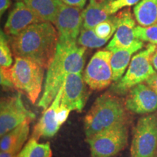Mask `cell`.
Here are the masks:
<instances>
[{"label":"cell","mask_w":157,"mask_h":157,"mask_svg":"<svg viewBox=\"0 0 157 157\" xmlns=\"http://www.w3.org/2000/svg\"><path fill=\"white\" fill-rule=\"evenodd\" d=\"M87 0H61V2L65 5H67L71 7H77L82 9L85 5Z\"/></svg>","instance_id":"83f0119b"},{"label":"cell","mask_w":157,"mask_h":157,"mask_svg":"<svg viewBox=\"0 0 157 157\" xmlns=\"http://www.w3.org/2000/svg\"><path fill=\"white\" fill-rule=\"evenodd\" d=\"M151 61L153 67H154L155 70L157 71V46H156V51H155L154 53L153 54L151 59Z\"/></svg>","instance_id":"1f68e13d"},{"label":"cell","mask_w":157,"mask_h":157,"mask_svg":"<svg viewBox=\"0 0 157 157\" xmlns=\"http://www.w3.org/2000/svg\"><path fill=\"white\" fill-rule=\"evenodd\" d=\"M142 41L137 39L133 44L128 48L119 49L113 51L111 58V65L113 71V81L117 82L122 77L124 73L126 71L127 66L130 63L132 56L137 51L143 48Z\"/></svg>","instance_id":"2e32d148"},{"label":"cell","mask_w":157,"mask_h":157,"mask_svg":"<svg viewBox=\"0 0 157 157\" xmlns=\"http://www.w3.org/2000/svg\"><path fill=\"white\" fill-rule=\"evenodd\" d=\"M118 21L117 15L111 16L106 21H103L96 25L94 28V31L100 38L109 40L110 38L115 34L117 29Z\"/></svg>","instance_id":"603a6c76"},{"label":"cell","mask_w":157,"mask_h":157,"mask_svg":"<svg viewBox=\"0 0 157 157\" xmlns=\"http://www.w3.org/2000/svg\"></svg>","instance_id":"d590c367"},{"label":"cell","mask_w":157,"mask_h":157,"mask_svg":"<svg viewBox=\"0 0 157 157\" xmlns=\"http://www.w3.org/2000/svg\"><path fill=\"white\" fill-rule=\"evenodd\" d=\"M140 0H114L108 5V8L111 15L114 14L124 7L137 5Z\"/></svg>","instance_id":"484cf974"},{"label":"cell","mask_w":157,"mask_h":157,"mask_svg":"<svg viewBox=\"0 0 157 157\" xmlns=\"http://www.w3.org/2000/svg\"><path fill=\"white\" fill-rule=\"evenodd\" d=\"M82 73H71L66 76L60 105L71 111L82 112L87 100V91Z\"/></svg>","instance_id":"8fae6325"},{"label":"cell","mask_w":157,"mask_h":157,"mask_svg":"<svg viewBox=\"0 0 157 157\" xmlns=\"http://www.w3.org/2000/svg\"><path fill=\"white\" fill-rule=\"evenodd\" d=\"M109 40L98 37L93 29L82 28L77 43L85 48H98L105 44Z\"/></svg>","instance_id":"7402d4cb"},{"label":"cell","mask_w":157,"mask_h":157,"mask_svg":"<svg viewBox=\"0 0 157 157\" xmlns=\"http://www.w3.org/2000/svg\"><path fill=\"white\" fill-rule=\"evenodd\" d=\"M85 48H78L77 43L58 40L57 50L47 72L44 93L38 106L46 110L52 103L63 85L66 76L71 73H82L84 68Z\"/></svg>","instance_id":"7a4b0ae2"},{"label":"cell","mask_w":157,"mask_h":157,"mask_svg":"<svg viewBox=\"0 0 157 157\" xmlns=\"http://www.w3.org/2000/svg\"><path fill=\"white\" fill-rule=\"evenodd\" d=\"M19 151H17L14 149L6 151H1L0 153V157H17L19 154Z\"/></svg>","instance_id":"4dcf8cb0"},{"label":"cell","mask_w":157,"mask_h":157,"mask_svg":"<svg viewBox=\"0 0 157 157\" xmlns=\"http://www.w3.org/2000/svg\"><path fill=\"white\" fill-rule=\"evenodd\" d=\"M118 25L116 32L105 49L113 51L128 48L137 40L135 37V22L129 9L124 10L117 15Z\"/></svg>","instance_id":"4fadbf2b"},{"label":"cell","mask_w":157,"mask_h":157,"mask_svg":"<svg viewBox=\"0 0 157 157\" xmlns=\"http://www.w3.org/2000/svg\"><path fill=\"white\" fill-rule=\"evenodd\" d=\"M44 68L29 58L15 57V63L8 68L13 87L25 93L32 103H36L42 89Z\"/></svg>","instance_id":"277c9868"},{"label":"cell","mask_w":157,"mask_h":157,"mask_svg":"<svg viewBox=\"0 0 157 157\" xmlns=\"http://www.w3.org/2000/svg\"><path fill=\"white\" fill-rule=\"evenodd\" d=\"M11 0H0V13L1 15L10 7Z\"/></svg>","instance_id":"f546056e"},{"label":"cell","mask_w":157,"mask_h":157,"mask_svg":"<svg viewBox=\"0 0 157 157\" xmlns=\"http://www.w3.org/2000/svg\"><path fill=\"white\" fill-rule=\"evenodd\" d=\"M134 15L140 26L157 24V0H142L134 7Z\"/></svg>","instance_id":"ffe728a7"},{"label":"cell","mask_w":157,"mask_h":157,"mask_svg":"<svg viewBox=\"0 0 157 157\" xmlns=\"http://www.w3.org/2000/svg\"><path fill=\"white\" fill-rule=\"evenodd\" d=\"M36 115L25 108L21 94L2 98L0 103V135L3 136L25 121L34 120Z\"/></svg>","instance_id":"9c48e42d"},{"label":"cell","mask_w":157,"mask_h":157,"mask_svg":"<svg viewBox=\"0 0 157 157\" xmlns=\"http://www.w3.org/2000/svg\"><path fill=\"white\" fill-rule=\"evenodd\" d=\"M145 82L157 93V72L151 76Z\"/></svg>","instance_id":"f1b7e54d"},{"label":"cell","mask_w":157,"mask_h":157,"mask_svg":"<svg viewBox=\"0 0 157 157\" xmlns=\"http://www.w3.org/2000/svg\"><path fill=\"white\" fill-rule=\"evenodd\" d=\"M128 129L123 122L86 139L92 157H113L127 146Z\"/></svg>","instance_id":"8992f818"},{"label":"cell","mask_w":157,"mask_h":157,"mask_svg":"<svg viewBox=\"0 0 157 157\" xmlns=\"http://www.w3.org/2000/svg\"><path fill=\"white\" fill-rule=\"evenodd\" d=\"M63 91V85L50 106L44 110L42 116L34 126L31 137L39 140L41 137H52L57 134L61 126L58 121L57 113L60 105Z\"/></svg>","instance_id":"5bb4252c"},{"label":"cell","mask_w":157,"mask_h":157,"mask_svg":"<svg viewBox=\"0 0 157 157\" xmlns=\"http://www.w3.org/2000/svg\"><path fill=\"white\" fill-rule=\"evenodd\" d=\"M52 152L49 142L39 143L30 137L17 157H52Z\"/></svg>","instance_id":"44dd1931"},{"label":"cell","mask_w":157,"mask_h":157,"mask_svg":"<svg viewBox=\"0 0 157 157\" xmlns=\"http://www.w3.org/2000/svg\"><path fill=\"white\" fill-rule=\"evenodd\" d=\"M82 13V9L62 3L54 22L58 31L59 41L77 43L78 36L83 23Z\"/></svg>","instance_id":"30bf717a"},{"label":"cell","mask_w":157,"mask_h":157,"mask_svg":"<svg viewBox=\"0 0 157 157\" xmlns=\"http://www.w3.org/2000/svg\"><path fill=\"white\" fill-rule=\"evenodd\" d=\"M31 121H25L18 127L12 129L1 137L0 150L1 151L15 149L21 152L29 134V124Z\"/></svg>","instance_id":"e0dca14e"},{"label":"cell","mask_w":157,"mask_h":157,"mask_svg":"<svg viewBox=\"0 0 157 157\" xmlns=\"http://www.w3.org/2000/svg\"><path fill=\"white\" fill-rule=\"evenodd\" d=\"M134 34L136 39L142 42H148L150 44H157V24L148 27L140 25L135 26Z\"/></svg>","instance_id":"cb8c5ba5"},{"label":"cell","mask_w":157,"mask_h":157,"mask_svg":"<svg viewBox=\"0 0 157 157\" xmlns=\"http://www.w3.org/2000/svg\"><path fill=\"white\" fill-rule=\"evenodd\" d=\"M13 64V55L10 46L9 45V40L5 34L1 31L0 39V66L1 68H10Z\"/></svg>","instance_id":"d4e9b609"},{"label":"cell","mask_w":157,"mask_h":157,"mask_svg":"<svg viewBox=\"0 0 157 157\" xmlns=\"http://www.w3.org/2000/svg\"><path fill=\"white\" fill-rule=\"evenodd\" d=\"M125 108L137 114H147L157 110V93L146 84L140 83L129 91Z\"/></svg>","instance_id":"7c38bea8"},{"label":"cell","mask_w":157,"mask_h":157,"mask_svg":"<svg viewBox=\"0 0 157 157\" xmlns=\"http://www.w3.org/2000/svg\"><path fill=\"white\" fill-rule=\"evenodd\" d=\"M154 157H157V154H156V156H155Z\"/></svg>","instance_id":"836d02e7"},{"label":"cell","mask_w":157,"mask_h":157,"mask_svg":"<svg viewBox=\"0 0 157 157\" xmlns=\"http://www.w3.org/2000/svg\"><path fill=\"white\" fill-rule=\"evenodd\" d=\"M114 0H90V2L95 3V4H101V5H109L111 2Z\"/></svg>","instance_id":"d6a6232c"},{"label":"cell","mask_w":157,"mask_h":157,"mask_svg":"<svg viewBox=\"0 0 157 157\" xmlns=\"http://www.w3.org/2000/svg\"><path fill=\"white\" fill-rule=\"evenodd\" d=\"M157 154V113L141 117L133 133L130 157H154Z\"/></svg>","instance_id":"52a82bcc"},{"label":"cell","mask_w":157,"mask_h":157,"mask_svg":"<svg viewBox=\"0 0 157 157\" xmlns=\"http://www.w3.org/2000/svg\"><path fill=\"white\" fill-rule=\"evenodd\" d=\"M70 112L71 111L68 109H67V108L61 105H60L58 111V113H57V119H58V123L60 125H62L64 122H66Z\"/></svg>","instance_id":"4316f807"},{"label":"cell","mask_w":157,"mask_h":157,"mask_svg":"<svg viewBox=\"0 0 157 157\" xmlns=\"http://www.w3.org/2000/svg\"><path fill=\"white\" fill-rule=\"evenodd\" d=\"M111 16V14L108 8V5L90 2L82 13V28L94 29L96 25L106 21Z\"/></svg>","instance_id":"d6986e66"},{"label":"cell","mask_w":157,"mask_h":157,"mask_svg":"<svg viewBox=\"0 0 157 157\" xmlns=\"http://www.w3.org/2000/svg\"><path fill=\"white\" fill-rule=\"evenodd\" d=\"M44 22L23 2H17L9 14L5 25V32L8 36H15L29 25Z\"/></svg>","instance_id":"9a60e30c"},{"label":"cell","mask_w":157,"mask_h":157,"mask_svg":"<svg viewBox=\"0 0 157 157\" xmlns=\"http://www.w3.org/2000/svg\"><path fill=\"white\" fill-rule=\"evenodd\" d=\"M125 105L113 94L105 93L99 96L84 119L86 139L119 124L126 122Z\"/></svg>","instance_id":"3957f363"},{"label":"cell","mask_w":157,"mask_h":157,"mask_svg":"<svg viewBox=\"0 0 157 157\" xmlns=\"http://www.w3.org/2000/svg\"><path fill=\"white\" fill-rule=\"evenodd\" d=\"M111 55V51L104 49L98 51L90 59L84 70L83 78L86 84L92 90H104L113 82Z\"/></svg>","instance_id":"ba28073f"},{"label":"cell","mask_w":157,"mask_h":157,"mask_svg":"<svg viewBox=\"0 0 157 157\" xmlns=\"http://www.w3.org/2000/svg\"><path fill=\"white\" fill-rule=\"evenodd\" d=\"M58 40V31L53 25L50 22H41L10 36L9 43L15 57L29 58L48 68L56 55Z\"/></svg>","instance_id":"6da1fadb"},{"label":"cell","mask_w":157,"mask_h":157,"mask_svg":"<svg viewBox=\"0 0 157 157\" xmlns=\"http://www.w3.org/2000/svg\"><path fill=\"white\" fill-rule=\"evenodd\" d=\"M156 49V44H149L145 50L133 56L125 75L112 85L111 90L113 93L125 95L135 86L146 82L156 73L151 61Z\"/></svg>","instance_id":"5b68a950"},{"label":"cell","mask_w":157,"mask_h":157,"mask_svg":"<svg viewBox=\"0 0 157 157\" xmlns=\"http://www.w3.org/2000/svg\"><path fill=\"white\" fill-rule=\"evenodd\" d=\"M44 22L54 23L62 2L60 0H23Z\"/></svg>","instance_id":"ac0fdd59"},{"label":"cell","mask_w":157,"mask_h":157,"mask_svg":"<svg viewBox=\"0 0 157 157\" xmlns=\"http://www.w3.org/2000/svg\"><path fill=\"white\" fill-rule=\"evenodd\" d=\"M17 1H21V0H17Z\"/></svg>","instance_id":"e575fe53"}]
</instances>
